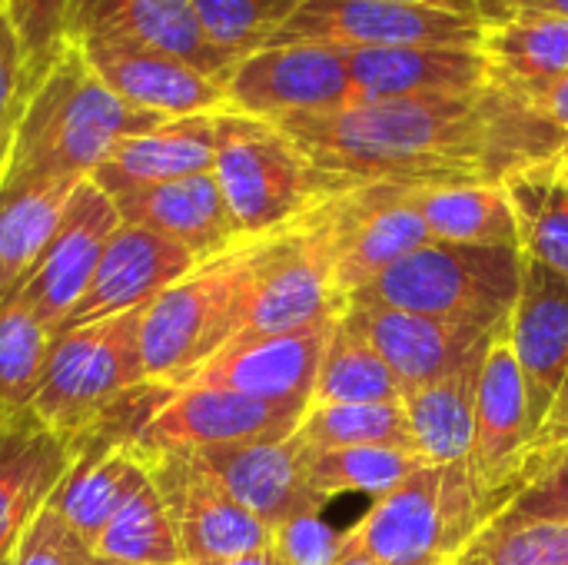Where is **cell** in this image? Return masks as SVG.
<instances>
[{"mask_svg": "<svg viewBox=\"0 0 568 565\" xmlns=\"http://www.w3.org/2000/svg\"><path fill=\"white\" fill-rule=\"evenodd\" d=\"M296 440L310 453L353 446H403L413 450L403 403H333L306 406ZM416 453V450H413Z\"/></svg>", "mask_w": 568, "mask_h": 565, "instance_id": "836d02e7", "label": "cell"}, {"mask_svg": "<svg viewBox=\"0 0 568 565\" xmlns=\"http://www.w3.org/2000/svg\"><path fill=\"white\" fill-rule=\"evenodd\" d=\"M196 263L200 260L186 246L146 226L120 223L103 246V256L93 270L87 293L80 296V303L70 310V316L57 333L103 323L133 310H146L163 290L183 280Z\"/></svg>", "mask_w": 568, "mask_h": 565, "instance_id": "e0dca14e", "label": "cell"}, {"mask_svg": "<svg viewBox=\"0 0 568 565\" xmlns=\"http://www.w3.org/2000/svg\"><path fill=\"white\" fill-rule=\"evenodd\" d=\"M453 565H568V523L483 529Z\"/></svg>", "mask_w": 568, "mask_h": 565, "instance_id": "f35d334b", "label": "cell"}, {"mask_svg": "<svg viewBox=\"0 0 568 565\" xmlns=\"http://www.w3.org/2000/svg\"><path fill=\"white\" fill-rule=\"evenodd\" d=\"M339 186H466L562 157L566 137L523 97L489 83L463 97L346 103L276 123Z\"/></svg>", "mask_w": 568, "mask_h": 565, "instance_id": "6da1fadb", "label": "cell"}, {"mask_svg": "<svg viewBox=\"0 0 568 565\" xmlns=\"http://www.w3.org/2000/svg\"><path fill=\"white\" fill-rule=\"evenodd\" d=\"M329 323L273 333V336L233 340L213 360H206L183 386L233 390L270 403H310L320 356L329 336Z\"/></svg>", "mask_w": 568, "mask_h": 565, "instance_id": "d6986e66", "label": "cell"}, {"mask_svg": "<svg viewBox=\"0 0 568 565\" xmlns=\"http://www.w3.org/2000/svg\"><path fill=\"white\" fill-rule=\"evenodd\" d=\"M143 310L63 330L53 340L47 373L30 403V413L57 433L73 460L93 426L146 380L140 350Z\"/></svg>", "mask_w": 568, "mask_h": 565, "instance_id": "52a82bcc", "label": "cell"}, {"mask_svg": "<svg viewBox=\"0 0 568 565\" xmlns=\"http://www.w3.org/2000/svg\"><path fill=\"white\" fill-rule=\"evenodd\" d=\"M493 336L486 343H479L456 370H449L446 376L403 396L413 450L426 466H453V463L469 460L473 430H476L479 376H483V363L493 346Z\"/></svg>", "mask_w": 568, "mask_h": 565, "instance_id": "83f0119b", "label": "cell"}, {"mask_svg": "<svg viewBox=\"0 0 568 565\" xmlns=\"http://www.w3.org/2000/svg\"><path fill=\"white\" fill-rule=\"evenodd\" d=\"M536 110L562 133L568 140V77H562L552 90H546L539 100H536ZM568 147V143H566Z\"/></svg>", "mask_w": 568, "mask_h": 565, "instance_id": "bcb514c9", "label": "cell"}, {"mask_svg": "<svg viewBox=\"0 0 568 565\" xmlns=\"http://www.w3.org/2000/svg\"><path fill=\"white\" fill-rule=\"evenodd\" d=\"M536 523H568V446L546 456L526 480V486L506 503L489 529H519Z\"/></svg>", "mask_w": 568, "mask_h": 565, "instance_id": "ab89813d", "label": "cell"}, {"mask_svg": "<svg viewBox=\"0 0 568 565\" xmlns=\"http://www.w3.org/2000/svg\"><path fill=\"white\" fill-rule=\"evenodd\" d=\"M303 0H193L203 33L236 63L263 50Z\"/></svg>", "mask_w": 568, "mask_h": 565, "instance_id": "74e56055", "label": "cell"}, {"mask_svg": "<svg viewBox=\"0 0 568 565\" xmlns=\"http://www.w3.org/2000/svg\"><path fill=\"white\" fill-rule=\"evenodd\" d=\"M163 120L120 100L90 70L80 47L67 40L27 103L0 183L90 180L123 140Z\"/></svg>", "mask_w": 568, "mask_h": 565, "instance_id": "7a4b0ae2", "label": "cell"}, {"mask_svg": "<svg viewBox=\"0 0 568 565\" xmlns=\"http://www.w3.org/2000/svg\"><path fill=\"white\" fill-rule=\"evenodd\" d=\"M486 523L466 463L423 466L349 529L346 556L379 565H453Z\"/></svg>", "mask_w": 568, "mask_h": 565, "instance_id": "277c9868", "label": "cell"}, {"mask_svg": "<svg viewBox=\"0 0 568 565\" xmlns=\"http://www.w3.org/2000/svg\"><path fill=\"white\" fill-rule=\"evenodd\" d=\"M339 565H379V563H373V559H363V556H346V559H343Z\"/></svg>", "mask_w": 568, "mask_h": 565, "instance_id": "f907efd6", "label": "cell"}, {"mask_svg": "<svg viewBox=\"0 0 568 565\" xmlns=\"http://www.w3.org/2000/svg\"><path fill=\"white\" fill-rule=\"evenodd\" d=\"M213 160H216V113L173 117L123 140L90 180L103 193L120 196L140 186L210 173Z\"/></svg>", "mask_w": 568, "mask_h": 565, "instance_id": "484cf974", "label": "cell"}, {"mask_svg": "<svg viewBox=\"0 0 568 565\" xmlns=\"http://www.w3.org/2000/svg\"><path fill=\"white\" fill-rule=\"evenodd\" d=\"M90 70L130 107L156 117H196L226 110V80L156 50L80 47Z\"/></svg>", "mask_w": 568, "mask_h": 565, "instance_id": "603a6c76", "label": "cell"}, {"mask_svg": "<svg viewBox=\"0 0 568 565\" xmlns=\"http://www.w3.org/2000/svg\"><path fill=\"white\" fill-rule=\"evenodd\" d=\"M80 183L83 180L0 183V306L10 303L33 273Z\"/></svg>", "mask_w": 568, "mask_h": 565, "instance_id": "f546056e", "label": "cell"}, {"mask_svg": "<svg viewBox=\"0 0 568 565\" xmlns=\"http://www.w3.org/2000/svg\"><path fill=\"white\" fill-rule=\"evenodd\" d=\"M93 556L130 565H183L170 509L146 480L93 543Z\"/></svg>", "mask_w": 568, "mask_h": 565, "instance_id": "8d00e7d4", "label": "cell"}, {"mask_svg": "<svg viewBox=\"0 0 568 565\" xmlns=\"http://www.w3.org/2000/svg\"><path fill=\"white\" fill-rule=\"evenodd\" d=\"M393 3H419V7H439V10H453V13L483 17V3L479 0H393Z\"/></svg>", "mask_w": 568, "mask_h": 565, "instance_id": "c3c4849f", "label": "cell"}, {"mask_svg": "<svg viewBox=\"0 0 568 565\" xmlns=\"http://www.w3.org/2000/svg\"><path fill=\"white\" fill-rule=\"evenodd\" d=\"M87 565H130V563H116V559H103V556H90Z\"/></svg>", "mask_w": 568, "mask_h": 565, "instance_id": "816d5d0a", "label": "cell"}, {"mask_svg": "<svg viewBox=\"0 0 568 565\" xmlns=\"http://www.w3.org/2000/svg\"><path fill=\"white\" fill-rule=\"evenodd\" d=\"M483 17L393 0H303L270 43H326L336 50L479 47ZM266 43V47H270Z\"/></svg>", "mask_w": 568, "mask_h": 565, "instance_id": "30bf717a", "label": "cell"}, {"mask_svg": "<svg viewBox=\"0 0 568 565\" xmlns=\"http://www.w3.org/2000/svg\"><path fill=\"white\" fill-rule=\"evenodd\" d=\"M343 306L346 303L336 293L320 203L293 226L266 236L236 340L329 323Z\"/></svg>", "mask_w": 568, "mask_h": 565, "instance_id": "ba28073f", "label": "cell"}, {"mask_svg": "<svg viewBox=\"0 0 568 565\" xmlns=\"http://www.w3.org/2000/svg\"><path fill=\"white\" fill-rule=\"evenodd\" d=\"M349 529H336L323 513H303L273 529V553L286 565H339Z\"/></svg>", "mask_w": 568, "mask_h": 565, "instance_id": "7bdbcfd3", "label": "cell"}, {"mask_svg": "<svg viewBox=\"0 0 568 565\" xmlns=\"http://www.w3.org/2000/svg\"><path fill=\"white\" fill-rule=\"evenodd\" d=\"M346 313L369 340V346L383 356V363L393 370L403 396L456 370L479 343H486L496 333L456 320L373 303H346Z\"/></svg>", "mask_w": 568, "mask_h": 565, "instance_id": "44dd1931", "label": "cell"}, {"mask_svg": "<svg viewBox=\"0 0 568 565\" xmlns=\"http://www.w3.org/2000/svg\"><path fill=\"white\" fill-rule=\"evenodd\" d=\"M146 480L150 470L140 443L87 450L73 460L47 509H53L93 549L100 533Z\"/></svg>", "mask_w": 568, "mask_h": 565, "instance_id": "f1b7e54d", "label": "cell"}, {"mask_svg": "<svg viewBox=\"0 0 568 565\" xmlns=\"http://www.w3.org/2000/svg\"><path fill=\"white\" fill-rule=\"evenodd\" d=\"M146 470L160 490L183 565H210L240 559L273 546L270 526L243 509L190 453H146Z\"/></svg>", "mask_w": 568, "mask_h": 565, "instance_id": "4fadbf2b", "label": "cell"}, {"mask_svg": "<svg viewBox=\"0 0 568 565\" xmlns=\"http://www.w3.org/2000/svg\"><path fill=\"white\" fill-rule=\"evenodd\" d=\"M503 186L516 213L523 256L568 280V186L559 157L513 173Z\"/></svg>", "mask_w": 568, "mask_h": 565, "instance_id": "1f68e13d", "label": "cell"}, {"mask_svg": "<svg viewBox=\"0 0 568 565\" xmlns=\"http://www.w3.org/2000/svg\"><path fill=\"white\" fill-rule=\"evenodd\" d=\"M333 403H403V390L383 356L369 346L346 306L329 323L310 406Z\"/></svg>", "mask_w": 568, "mask_h": 565, "instance_id": "d6a6232c", "label": "cell"}, {"mask_svg": "<svg viewBox=\"0 0 568 565\" xmlns=\"http://www.w3.org/2000/svg\"><path fill=\"white\" fill-rule=\"evenodd\" d=\"M216 483L250 509L270 533L293 516L323 513L326 500L310 486L306 476V453L303 443L293 436L286 440H256V443H233L190 453Z\"/></svg>", "mask_w": 568, "mask_h": 565, "instance_id": "ac0fdd59", "label": "cell"}, {"mask_svg": "<svg viewBox=\"0 0 568 565\" xmlns=\"http://www.w3.org/2000/svg\"><path fill=\"white\" fill-rule=\"evenodd\" d=\"M306 453V476L310 486L329 503L346 493H366L383 500L399 483H406L426 463L403 446H353V450H329V453Z\"/></svg>", "mask_w": 568, "mask_h": 565, "instance_id": "e575fe53", "label": "cell"}, {"mask_svg": "<svg viewBox=\"0 0 568 565\" xmlns=\"http://www.w3.org/2000/svg\"><path fill=\"white\" fill-rule=\"evenodd\" d=\"M93 549L53 513L43 509L23 533L13 565H87Z\"/></svg>", "mask_w": 568, "mask_h": 565, "instance_id": "ee69618b", "label": "cell"}, {"mask_svg": "<svg viewBox=\"0 0 568 565\" xmlns=\"http://www.w3.org/2000/svg\"><path fill=\"white\" fill-rule=\"evenodd\" d=\"M120 223L123 220L116 213L113 196L103 193L93 180H83L73 190L47 250L40 253L33 273L17 293L53 333L87 293L103 246Z\"/></svg>", "mask_w": 568, "mask_h": 565, "instance_id": "2e32d148", "label": "cell"}, {"mask_svg": "<svg viewBox=\"0 0 568 565\" xmlns=\"http://www.w3.org/2000/svg\"><path fill=\"white\" fill-rule=\"evenodd\" d=\"M70 466V446L30 410L0 416V556L20 546Z\"/></svg>", "mask_w": 568, "mask_h": 565, "instance_id": "cb8c5ba5", "label": "cell"}, {"mask_svg": "<svg viewBox=\"0 0 568 565\" xmlns=\"http://www.w3.org/2000/svg\"><path fill=\"white\" fill-rule=\"evenodd\" d=\"M509 323V320H506ZM529 400L506 326L493 336L476 396V430L466 470L486 516H499L526 483L529 463ZM489 526V523H486Z\"/></svg>", "mask_w": 568, "mask_h": 565, "instance_id": "8fae6325", "label": "cell"}, {"mask_svg": "<svg viewBox=\"0 0 568 565\" xmlns=\"http://www.w3.org/2000/svg\"><path fill=\"white\" fill-rule=\"evenodd\" d=\"M310 403H270L213 386H183L140 433L146 453H200L213 446L286 440L300 430Z\"/></svg>", "mask_w": 568, "mask_h": 565, "instance_id": "5bb4252c", "label": "cell"}, {"mask_svg": "<svg viewBox=\"0 0 568 565\" xmlns=\"http://www.w3.org/2000/svg\"><path fill=\"white\" fill-rule=\"evenodd\" d=\"M0 10L20 37L30 73L43 80L67 47L70 0H3Z\"/></svg>", "mask_w": 568, "mask_h": 565, "instance_id": "60d3db41", "label": "cell"}, {"mask_svg": "<svg viewBox=\"0 0 568 565\" xmlns=\"http://www.w3.org/2000/svg\"><path fill=\"white\" fill-rule=\"evenodd\" d=\"M210 565H286L276 553L273 546L270 549H260V553H250V556H240V559H226V563H210Z\"/></svg>", "mask_w": 568, "mask_h": 565, "instance_id": "681fc988", "label": "cell"}, {"mask_svg": "<svg viewBox=\"0 0 568 565\" xmlns=\"http://www.w3.org/2000/svg\"><path fill=\"white\" fill-rule=\"evenodd\" d=\"M323 230L343 303L409 253L433 243L409 186L359 183L323 200Z\"/></svg>", "mask_w": 568, "mask_h": 565, "instance_id": "9c48e42d", "label": "cell"}, {"mask_svg": "<svg viewBox=\"0 0 568 565\" xmlns=\"http://www.w3.org/2000/svg\"><path fill=\"white\" fill-rule=\"evenodd\" d=\"M413 203L436 243L509 246L519 250L516 213L503 183L466 186H409Z\"/></svg>", "mask_w": 568, "mask_h": 565, "instance_id": "4dcf8cb0", "label": "cell"}, {"mask_svg": "<svg viewBox=\"0 0 568 565\" xmlns=\"http://www.w3.org/2000/svg\"><path fill=\"white\" fill-rule=\"evenodd\" d=\"M483 3V20L496 13H513V10H532V13H556L568 17V0H479Z\"/></svg>", "mask_w": 568, "mask_h": 565, "instance_id": "7dc6e473", "label": "cell"}, {"mask_svg": "<svg viewBox=\"0 0 568 565\" xmlns=\"http://www.w3.org/2000/svg\"><path fill=\"white\" fill-rule=\"evenodd\" d=\"M559 170H562V176H566V186H568V170H566V167H562V163H559Z\"/></svg>", "mask_w": 568, "mask_h": 565, "instance_id": "db71d44e", "label": "cell"}, {"mask_svg": "<svg viewBox=\"0 0 568 565\" xmlns=\"http://www.w3.org/2000/svg\"><path fill=\"white\" fill-rule=\"evenodd\" d=\"M213 176L243 236L286 230L346 190L323 176L276 123L233 110L216 113Z\"/></svg>", "mask_w": 568, "mask_h": 565, "instance_id": "5b68a950", "label": "cell"}, {"mask_svg": "<svg viewBox=\"0 0 568 565\" xmlns=\"http://www.w3.org/2000/svg\"><path fill=\"white\" fill-rule=\"evenodd\" d=\"M57 333L20 300L0 306V416L30 410Z\"/></svg>", "mask_w": 568, "mask_h": 565, "instance_id": "d590c367", "label": "cell"}, {"mask_svg": "<svg viewBox=\"0 0 568 565\" xmlns=\"http://www.w3.org/2000/svg\"><path fill=\"white\" fill-rule=\"evenodd\" d=\"M67 40L77 47H136L180 57L220 80L236 67L200 27L193 0H70Z\"/></svg>", "mask_w": 568, "mask_h": 565, "instance_id": "9a60e30c", "label": "cell"}, {"mask_svg": "<svg viewBox=\"0 0 568 565\" xmlns=\"http://www.w3.org/2000/svg\"><path fill=\"white\" fill-rule=\"evenodd\" d=\"M529 400L532 433L549 416L568 373V280L526 260L523 286L506 323ZM532 443V440H529Z\"/></svg>", "mask_w": 568, "mask_h": 565, "instance_id": "ffe728a7", "label": "cell"}, {"mask_svg": "<svg viewBox=\"0 0 568 565\" xmlns=\"http://www.w3.org/2000/svg\"><path fill=\"white\" fill-rule=\"evenodd\" d=\"M0 7H3V0H0Z\"/></svg>", "mask_w": 568, "mask_h": 565, "instance_id": "11a10c76", "label": "cell"}, {"mask_svg": "<svg viewBox=\"0 0 568 565\" xmlns=\"http://www.w3.org/2000/svg\"><path fill=\"white\" fill-rule=\"evenodd\" d=\"M523 266V250L433 240L359 290L349 303L393 306L479 330H499L516 306Z\"/></svg>", "mask_w": 568, "mask_h": 565, "instance_id": "8992f818", "label": "cell"}, {"mask_svg": "<svg viewBox=\"0 0 568 565\" xmlns=\"http://www.w3.org/2000/svg\"><path fill=\"white\" fill-rule=\"evenodd\" d=\"M479 50L493 83L536 107L546 90L568 77V17L532 10L486 17Z\"/></svg>", "mask_w": 568, "mask_h": 565, "instance_id": "4316f807", "label": "cell"}, {"mask_svg": "<svg viewBox=\"0 0 568 565\" xmlns=\"http://www.w3.org/2000/svg\"><path fill=\"white\" fill-rule=\"evenodd\" d=\"M562 446H568V373L562 380V390L549 410V416L542 420V426L532 433V443H529V463H526V480L529 473L552 453H559ZM526 486V483H523Z\"/></svg>", "mask_w": 568, "mask_h": 565, "instance_id": "f6af8a7d", "label": "cell"}, {"mask_svg": "<svg viewBox=\"0 0 568 565\" xmlns=\"http://www.w3.org/2000/svg\"><path fill=\"white\" fill-rule=\"evenodd\" d=\"M266 236H246L226 253L196 263L143 310L140 350L150 383L180 390L236 340Z\"/></svg>", "mask_w": 568, "mask_h": 565, "instance_id": "3957f363", "label": "cell"}, {"mask_svg": "<svg viewBox=\"0 0 568 565\" xmlns=\"http://www.w3.org/2000/svg\"><path fill=\"white\" fill-rule=\"evenodd\" d=\"M13 556H17V549H13V553H7V556H0V565H13Z\"/></svg>", "mask_w": 568, "mask_h": 565, "instance_id": "f5cc1de1", "label": "cell"}, {"mask_svg": "<svg viewBox=\"0 0 568 565\" xmlns=\"http://www.w3.org/2000/svg\"><path fill=\"white\" fill-rule=\"evenodd\" d=\"M353 103L406 97H463L493 83L479 47H383L346 50Z\"/></svg>", "mask_w": 568, "mask_h": 565, "instance_id": "7402d4cb", "label": "cell"}, {"mask_svg": "<svg viewBox=\"0 0 568 565\" xmlns=\"http://www.w3.org/2000/svg\"><path fill=\"white\" fill-rule=\"evenodd\" d=\"M123 223L146 226L180 246H186L200 263L226 253L240 240H246L223 200V190L210 173L140 186L113 196Z\"/></svg>", "mask_w": 568, "mask_h": 565, "instance_id": "d4e9b609", "label": "cell"}, {"mask_svg": "<svg viewBox=\"0 0 568 565\" xmlns=\"http://www.w3.org/2000/svg\"><path fill=\"white\" fill-rule=\"evenodd\" d=\"M353 103L346 50L326 43H270L226 77V110L270 123Z\"/></svg>", "mask_w": 568, "mask_h": 565, "instance_id": "7c38bea8", "label": "cell"}, {"mask_svg": "<svg viewBox=\"0 0 568 565\" xmlns=\"http://www.w3.org/2000/svg\"><path fill=\"white\" fill-rule=\"evenodd\" d=\"M37 83L40 80L27 67L20 37L10 27L7 13L0 10V180L7 173L17 130H20V120L27 113V103H30Z\"/></svg>", "mask_w": 568, "mask_h": 565, "instance_id": "b9f144b4", "label": "cell"}]
</instances>
